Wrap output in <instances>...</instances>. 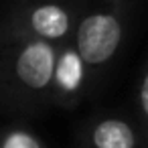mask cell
<instances>
[{"label":"cell","instance_id":"cell-1","mask_svg":"<svg viewBox=\"0 0 148 148\" xmlns=\"http://www.w3.org/2000/svg\"><path fill=\"white\" fill-rule=\"evenodd\" d=\"M122 39V25L112 14H91L77 29V55L81 61L99 65L108 61Z\"/></svg>","mask_w":148,"mask_h":148},{"label":"cell","instance_id":"cell-2","mask_svg":"<svg viewBox=\"0 0 148 148\" xmlns=\"http://www.w3.org/2000/svg\"><path fill=\"white\" fill-rule=\"evenodd\" d=\"M55 71V51L45 41L29 43L16 59V75L31 89H43Z\"/></svg>","mask_w":148,"mask_h":148},{"label":"cell","instance_id":"cell-3","mask_svg":"<svg viewBox=\"0 0 148 148\" xmlns=\"http://www.w3.org/2000/svg\"><path fill=\"white\" fill-rule=\"evenodd\" d=\"M89 144L91 148H138V136L128 122L110 118L93 126Z\"/></svg>","mask_w":148,"mask_h":148},{"label":"cell","instance_id":"cell-4","mask_svg":"<svg viewBox=\"0 0 148 148\" xmlns=\"http://www.w3.org/2000/svg\"><path fill=\"white\" fill-rule=\"evenodd\" d=\"M33 31L45 39H59L69 31V16L61 6L43 4L31 14Z\"/></svg>","mask_w":148,"mask_h":148},{"label":"cell","instance_id":"cell-5","mask_svg":"<svg viewBox=\"0 0 148 148\" xmlns=\"http://www.w3.org/2000/svg\"><path fill=\"white\" fill-rule=\"evenodd\" d=\"M53 75H55L61 89H65V91L79 89V85L83 81V61H81V57L75 51L63 53V57L55 65Z\"/></svg>","mask_w":148,"mask_h":148},{"label":"cell","instance_id":"cell-6","mask_svg":"<svg viewBox=\"0 0 148 148\" xmlns=\"http://www.w3.org/2000/svg\"><path fill=\"white\" fill-rule=\"evenodd\" d=\"M0 148H43L41 140L27 130H10L0 140Z\"/></svg>","mask_w":148,"mask_h":148},{"label":"cell","instance_id":"cell-7","mask_svg":"<svg viewBox=\"0 0 148 148\" xmlns=\"http://www.w3.org/2000/svg\"><path fill=\"white\" fill-rule=\"evenodd\" d=\"M148 81L144 79L142 83V93H140V101H142V112H148Z\"/></svg>","mask_w":148,"mask_h":148}]
</instances>
